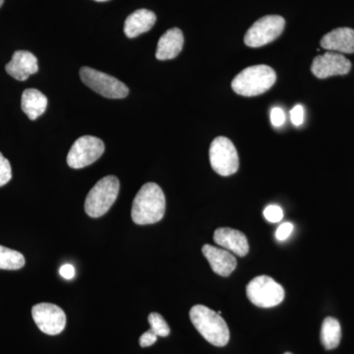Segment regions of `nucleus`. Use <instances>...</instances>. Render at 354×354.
<instances>
[{
	"label": "nucleus",
	"mask_w": 354,
	"mask_h": 354,
	"mask_svg": "<svg viewBox=\"0 0 354 354\" xmlns=\"http://www.w3.org/2000/svg\"><path fill=\"white\" fill-rule=\"evenodd\" d=\"M165 196L157 183L142 186L132 203L131 218L136 225H153L164 218Z\"/></svg>",
	"instance_id": "f257e3e1"
},
{
	"label": "nucleus",
	"mask_w": 354,
	"mask_h": 354,
	"mask_svg": "<svg viewBox=\"0 0 354 354\" xmlns=\"http://www.w3.org/2000/svg\"><path fill=\"white\" fill-rule=\"evenodd\" d=\"M190 320L202 337L215 346H225L230 342V329L218 312L204 305H195L190 310Z\"/></svg>",
	"instance_id": "f03ea898"
},
{
	"label": "nucleus",
	"mask_w": 354,
	"mask_h": 354,
	"mask_svg": "<svg viewBox=\"0 0 354 354\" xmlns=\"http://www.w3.org/2000/svg\"><path fill=\"white\" fill-rule=\"evenodd\" d=\"M276 81L277 74L272 67L264 64L255 65L247 67L235 76L232 88L237 95L256 97L270 90Z\"/></svg>",
	"instance_id": "7ed1b4c3"
},
{
	"label": "nucleus",
	"mask_w": 354,
	"mask_h": 354,
	"mask_svg": "<svg viewBox=\"0 0 354 354\" xmlns=\"http://www.w3.org/2000/svg\"><path fill=\"white\" fill-rule=\"evenodd\" d=\"M120 187V180L116 176H106L97 181L86 197L87 215L95 218L106 215L118 199Z\"/></svg>",
	"instance_id": "20e7f679"
},
{
	"label": "nucleus",
	"mask_w": 354,
	"mask_h": 354,
	"mask_svg": "<svg viewBox=\"0 0 354 354\" xmlns=\"http://www.w3.org/2000/svg\"><path fill=\"white\" fill-rule=\"evenodd\" d=\"M248 299L261 308L278 306L285 299V290L274 279L259 276L253 279L246 288Z\"/></svg>",
	"instance_id": "39448f33"
},
{
	"label": "nucleus",
	"mask_w": 354,
	"mask_h": 354,
	"mask_svg": "<svg viewBox=\"0 0 354 354\" xmlns=\"http://www.w3.org/2000/svg\"><path fill=\"white\" fill-rule=\"evenodd\" d=\"M80 77L86 86L108 99H124L129 94V88L125 84L104 72L82 67Z\"/></svg>",
	"instance_id": "423d86ee"
},
{
	"label": "nucleus",
	"mask_w": 354,
	"mask_h": 354,
	"mask_svg": "<svg viewBox=\"0 0 354 354\" xmlns=\"http://www.w3.org/2000/svg\"><path fill=\"white\" fill-rule=\"evenodd\" d=\"M212 169L221 176H230L239 171V158L236 148L230 139L218 137L209 147Z\"/></svg>",
	"instance_id": "0eeeda50"
},
{
	"label": "nucleus",
	"mask_w": 354,
	"mask_h": 354,
	"mask_svg": "<svg viewBox=\"0 0 354 354\" xmlns=\"http://www.w3.org/2000/svg\"><path fill=\"white\" fill-rule=\"evenodd\" d=\"M286 20L279 15H267L256 21L247 31L244 43L249 48H261L276 41L285 30Z\"/></svg>",
	"instance_id": "6e6552de"
},
{
	"label": "nucleus",
	"mask_w": 354,
	"mask_h": 354,
	"mask_svg": "<svg viewBox=\"0 0 354 354\" xmlns=\"http://www.w3.org/2000/svg\"><path fill=\"white\" fill-rule=\"evenodd\" d=\"M104 152V144L94 136H83L77 139L67 156V164L72 169H79L94 164Z\"/></svg>",
	"instance_id": "1a4fd4ad"
},
{
	"label": "nucleus",
	"mask_w": 354,
	"mask_h": 354,
	"mask_svg": "<svg viewBox=\"0 0 354 354\" xmlns=\"http://www.w3.org/2000/svg\"><path fill=\"white\" fill-rule=\"evenodd\" d=\"M35 323L44 334L57 335L64 330L66 325V315L64 310L57 305L39 304L32 309Z\"/></svg>",
	"instance_id": "9d476101"
},
{
	"label": "nucleus",
	"mask_w": 354,
	"mask_h": 354,
	"mask_svg": "<svg viewBox=\"0 0 354 354\" xmlns=\"http://www.w3.org/2000/svg\"><path fill=\"white\" fill-rule=\"evenodd\" d=\"M351 69V62L341 53L328 51L314 58L311 65L313 75L319 79L330 76L346 75Z\"/></svg>",
	"instance_id": "9b49d317"
},
{
	"label": "nucleus",
	"mask_w": 354,
	"mask_h": 354,
	"mask_svg": "<svg viewBox=\"0 0 354 354\" xmlns=\"http://www.w3.org/2000/svg\"><path fill=\"white\" fill-rule=\"evenodd\" d=\"M7 73L18 81H25L39 71L38 59L30 51L17 50L13 53L12 59L6 64Z\"/></svg>",
	"instance_id": "f8f14e48"
},
{
	"label": "nucleus",
	"mask_w": 354,
	"mask_h": 354,
	"mask_svg": "<svg viewBox=\"0 0 354 354\" xmlns=\"http://www.w3.org/2000/svg\"><path fill=\"white\" fill-rule=\"evenodd\" d=\"M214 241L218 245L239 257H244L249 252V243L246 235L234 228H218L214 234Z\"/></svg>",
	"instance_id": "ddd939ff"
},
{
	"label": "nucleus",
	"mask_w": 354,
	"mask_h": 354,
	"mask_svg": "<svg viewBox=\"0 0 354 354\" xmlns=\"http://www.w3.org/2000/svg\"><path fill=\"white\" fill-rule=\"evenodd\" d=\"M202 252L211 265L212 270L218 276L228 277L236 269V258L227 250L205 244Z\"/></svg>",
	"instance_id": "4468645a"
},
{
	"label": "nucleus",
	"mask_w": 354,
	"mask_h": 354,
	"mask_svg": "<svg viewBox=\"0 0 354 354\" xmlns=\"http://www.w3.org/2000/svg\"><path fill=\"white\" fill-rule=\"evenodd\" d=\"M321 46L329 51L341 53H354V30L351 28H337L323 37Z\"/></svg>",
	"instance_id": "2eb2a0df"
},
{
	"label": "nucleus",
	"mask_w": 354,
	"mask_h": 354,
	"mask_svg": "<svg viewBox=\"0 0 354 354\" xmlns=\"http://www.w3.org/2000/svg\"><path fill=\"white\" fill-rule=\"evenodd\" d=\"M184 37L178 28H172L160 37L156 57L158 60L174 59L183 50Z\"/></svg>",
	"instance_id": "dca6fc26"
},
{
	"label": "nucleus",
	"mask_w": 354,
	"mask_h": 354,
	"mask_svg": "<svg viewBox=\"0 0 354 354\" xmlns=\"http://www.w3.org/2000/svg\"><path fill=\"white\" fill-rule=\"evenodd\" d=\"M157 16L148 9H139L128 16L124 23L125 35L130 39L150 31L156 24Z\"/></svg>",
	"instance_id": "f3484780"
},
{
	"label": "nucleus",
	"mask_w": 354,
	"mask_h": 354,
	"mask_svg": "<svg viewBox=\"0 0 354 354\" xmlns=\"http://www.w3.org/2000/svg\"><path fill=\"white\" fill-rule=\"evenodd\" d=\"M48 97L37 88H27L21 100V108L31 120H36L46 111Z\"/></svg>",
	"instance_id": "a211bd4d"
},
{
	"label": "nucleus",
	"mask_w": 354,
	"mask_h": 354,
	"mask_svg": "<svg viewBox=\"0 0 354 354\" xmlns=\"http://www.w3.org/2000/svg\"><path fill=\"white\" fill-rule=\"evenodd\" d=\"M342 339L341 324L333 317H327L324 320L321 329V342L324 348L330 351L339 346Z\"/></svg>",
	"instance_id": "6ab92c4d"
},
{
	"label": "nucleus",
	"mask_w": 354,
	"mask_h": 354,
	"mask_svg": "<svg viewBox=\"0 0 354 354\" xmlns=\"http://www.w3.org/2000/svg\"><path fill=\"white\" fill-rule=\"evenodd\" d=\"M25 266L23 254L13 249L0 245V270H20Z\"/></svg>",
	"instance_id": "aec40b11"
},
{
	"label": "nucleus",
	"mask_w": 354,
	"mask_h": 354,
	"mask_svg": "<svg viewBox=\"0 0 354 354\" xmlns=\"http://www.w3.org/2000/svg\"><path fill=\"white\" fill-rule=\"evenodd\" d=\"M148 321L151 326L150 330H152L158 337H167L171 333L169 325L160 314L151 313L148 317Z\"/></svg>",
	"instance_id": "412c9836"
},
{
	"label": "nucleus",
	"mask_w": 354,
	"mask_h": 354,
	"mask_svg": "<svg viewBox=\"0 0 354 354\" xmlns=\"http://www.w3.org/2000/svg\"><path fill=\"white\" fill-rule=\"evenodd\" d=\"M12 178V169L10 162L0 153V187L6 185Z\"/></svg>",
	"instance_id": "4be33fe9"
},
{
	"label": "nucleus",
	"mask_w": 354,
	"mask_h": 354,
	"mask_svg": "<svg viewBox=\"0 0 354 354\" xmlns=\"http://www.w3.org/2000/svg\"><path fill=\"white\" fill-rule=\"evenodd\" d=\"M264 216L270 223H279L283 218V209L277 205H270L264 209Z\"/></svg>",
	"instance_id": "5701e85b"
},
{
	"label": "nucleus",
	"mask_w": 354,
	"mask_h": 354,
	"mask_svg": "<svg viewBox=\"0 0 354 354\" xmlns=\"http://www.w3.org/2000/svg\"><path fill=\"white\" fill-rule=\"evenodd\" d=\"M290 120L295 127H300L304 121V109L301 104H297L290 111Z\"/></svg>",
	"instance_id": "b1692460"
},
{
	"label": "nucleus",
	"mask_w": 354,
	"mask_h": 354,
	"mask_svg": "<svg viewBox=\"0 0 354 354\" xmlns=\"http://www.w3.org/2000/svg\"><path fill=\"white\" fill-rule=\"evenodd\" d=\"M293 228H295V227H293L291 223H283V225H279L278 230H277L276 239H278L279 241H286V239H288L290 235L292 234Z\"/></svg>",
	"instance_id": "393cba45"
},
{
	"label": "nucleus",
	"mask_w": 354,
	"mask_h": 354,
	"mask_svg": "<svg viewBox=\"0 0 354 354\" xmlns=\"http://www.w3.org/2000/svg\"><path fill=\"white\" fill-rule=\"evenodd\" d=\"M286 113L281 108H274L271 111V122L274 127H279L285 123Z\"/></svg>",
	"instance_id": "a878e982"
},
{
	"label": "nucleus",
	"mask_w": 354,
	"mask_h": 354,
	"mask_svg": "<svg viewBox=\"0 0 354 354\" xmlns=\"http://www.w3.org/2000/svg\"><path fill=\"white\" fill-rule=\"evenodd\" d=\"M157 339L158 335L152 330H149L140 337L139 344L142 348H148V346H153Z\"/></svg>",
	"instance_id": "bb28decb"
},
{
	"label": "nucleus",
	"mask_w": 354,
	"mask_h": 354,
	"mask_svg": "<svg viewBox=\"0 0 354 354\" xmlns=\"http://www.w3.org/2000/svg\"><path fill=\"white\" fill-rule=\"evenodd\" d=\"M60 276L65 279H72L75 276V269L73 266L70 264H65L60 268Z\"/></svg>",
	"instance_id": "cd10ccee"
},
{
	"label": "nucleus",
	"mask_w": 354,
	"mask_h": 354,
	"mask_svg": "<svg viewBox=\"0 0 354 354\" xmlns=\"http://www.w3.org/2000/svg\"><path fill=\"white\" fill-rule=\"evenodd\" d=\"M95 1L104 2V1H109V0H95Z\"/></svg>",
	"instance_id": "c85d7f7f"
},
{
	"label": "nucleus",
	"mask_w": 354,
	"mask_h": 354,
	"mask_svg": "<svg viewBox=\"0 0 354 354\" xmlns=\"http://www.w3.org/2000/svg\"><path fill=\"white\" fill-rule=\"evenodd\" d=\"M4 0H0V7L2 6V4H3Z\"/></svg>",
	"instance_id": "c756f323"
},
{
	"label": "nucleus",
	"mask_w": 354,
	"mask_h": 354,
	"mask_svg": "<svg viewBox=\"0 0 354 354\" xmlns=\"http://www.w3.org/2000/svg\"><path fill=\"white\" fill-rule=\"evenodd\" d=\"M285 354H292V353H286Z\"/></svg>",
	"instance_id": "7c9ffc66"
}]
</instances>
